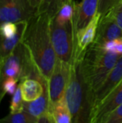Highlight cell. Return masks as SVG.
<instances>
[{"label": "cell", "instance_id": "1", "mask_svg": "<svg viewBox=\"0 0 122 123\" xmlns=\"http://www.w3.org/2000/svg\"><path fill=\"white\" fill-rule=\"evenodd\" d=\"M51 19L46 13H36L29 20L23 39L34 64L47 81L57 60L50 35Z\"/></svg>", "mask_w": 122, "mask_h": 123}, {"label": "cell", "instance_id": "2", "mask_svg": "<svg viewBox=\"0 0 122 123\" xmlns=\"http://www.w3.org/2000/svg\"><path fill=\"white\" fill-rule=\"evenodd\" d=\"M83 53L76 50L70 62V75L65 97L71 113L72 123H90L91 97L81 68Z\"/></svg>", "mask_w": 122, "mask_h": 123}, {"label": "cell", "instance_id": "3", "mask_svg": "<svg viewBox=\"0 0 122 123\" xmlns=\"http://www.w3.org/2000/svg\"><path fill=\"white\" fill-rule=\"evenodd\" d=\"M120 55L106 51L102 46L92 43L83 52L81 68L91 99L93 93L101 85L114 67Z\"/></svg>", "mask_w": 122, "mask_h": 123}, {"label": "cell", "instance_id": "4", "mask_svg": "<svg viewBox=\"0 0 122 123\" xmlns=\"http://www.w3.org/2000/svg\"><path fill=\"white\" fill-rule=\"evenodd\" d=\"M76 34L73 19L63 25L51 19L50 35L58 58L70 63L76 49Z\"/></svg>", "mask_w": 122, "mask_h": 123}, {"label": "cell", "instance_id": "5", "mask_svg": "<svg viewBox=\"0 0 122 123\" xmlns=\"http://www.w3.org/2000/svg\"><path fill=\"white\" fill-rule=\"evenodd\" d=\"M29 0H0V25L4 22L29 21L35 14Z\"/></svg>", "mask_w": 122, "mask_h": 123}, {"label": "cell", "instance_id": "6", "mask_svg": "<svg viewBox=\"0 0 122 123\" xmlns=\"http://www.w3.org/2000/svg\"><path fill=\"white\" fill-rule=\"evenodd\" d=\"M70 75V63L57 58L53 71L47 81L50 110L55 102L65 95Z\"/></svg>", "mask_w": 122, "mask_h": 123}, {"label": "cell", "instance_id": "7", "mask_svg": "<svg viewBox=\"0 0 122 123\" xmlns=\"http://www.w3.org/2000/svg\"><path fill=\"white\" fill-rule=\"evenodd\" d=\"M122 81V55H120L114 67L110 71L101 85L93 93L91 99V112L120 84Z\"/></svg>", "mask_w": 122, "mask_h": 123}, {"label": "cell", "instance_id": "8", "mask_svg": "<svg viewBox=\"0 0 122 123\" xmlns=\"http://www.w3.org/2000/svg\"><path fill=\"white\" fill-rule=\"evenodd\" d=\"M116 38H122V30L116 22L111 11H109L101 17L93 43L103 46L106 42Z\"/></svg>", "mask_w": 122, "mask_h": 123}, {"label": "cell", "instance_id": "9", "mask_svg": "<svg viewBox=\"0 0 122 123\" xmlns=\"http://www.w3.org/2000/svg\"><path fill=\"white\" fill-rule=\"evenodd\" d=\"M122 104V81L91 112V123H101L109 114Z\"/></svg>", "mask_w": 122, "mask_h": 123}, {"label": "cell", "instance_id": "10", "mask_svg": "<svg viewBox=\"0 0 122 123\" xmlns=\"http://www.w3.org/2000/svg\"><path fill=\"white\" fill-rule=\"evenodd\" d=\"M99 0H82L76 4L73 22L76 32L84 28L98 12Z\"/></svg>", "mask_w": 122, "mask_h": 123}, {"label": "cell", "instance_id": "11", "mask_svg": "<svg viewBox=\"0 0 122 123\" xmlns=\"http://www.w3.org/2000/svg\"><path fill=\"white\" fill-rule=\"evenodd\" d=\"M101 15L97 12L93 19L84 28L76 32V49L78 53H83L87 48L93 42Z\"/></svg>", "mask_w": 122, "mask_h": 123}, {"label": "cell", "instance_id": "12", "mask_svg": "<svg viewBox=\"0 0 122 123\" xmlns=\"http://www.w3.org/2000/svg\"><path fill=\"white\" fill-rule=\"evenodd\" d=\"M28 22L22 21L17 22L18 27L17 32L12 37H5L0 34V64L22 42L27 28Z\"/></svg>", "mask_w": 122, "mask_h": 123}, {"label": "cell", "instance_id": "13", "mask_svg": "<svg viewBox=\"0 0 122 123\" xmlns=\"http://www.w3.org/2000/svg\"><path fill=\"white\" fill-rule=\"evenodd\" d=\"M50 110V98L47 81L44 83V92L37 99L31 102H24L23 111L29 113L37 119Z\"/></svg>", "mask_w": 122, "mask_h": 123}, {"label": "cell", "instance_id": "14", "mask_svg": "<svg viewBox=\"0 0 122 123\" xmlns=\"http://www.w3.org/2000/svg\"><path fill=\"white\" fill-rule=\"evenodd\" d=\"M35 79H26L20 81L19 86L24 102H31L40 97L44 92V83Z\"/></svg>", "mask_w": 122, "mask_h": 123}, {"label": "cell", "instance_id": "15", "mask_svg": "<svg viewBox=\"0 0 122 123\" xmlns=\"http://www.w3.org/2000/svg\"><path fill=\"white\" fill-rule=\"evenodd\" d=\"M50 112L52 113L55 123H72L71 113L65 95L53 104Z\"/></svg>", "mask_w": 122, "mask_h": 123}, {"label": "cell", "instance_id": "16", "mask_svg": "<svg viewBox=\"0 0 122 123\" xmlns=\"http://www.w3.org/2000/svg\"><path fill=\"white\" fill-rule=\"evenodd\" d=\"M76 3L73 0L65 3L59 9L58 14L53 17L54 20L60 25H65L73 19Z\"/></svg>", "mask_w": 122, "mask_h": 123}, {"label": "cell", "instance_id": "17", "mask_svg": "<svg viewBox=\"0 0 122 123\" xmlns=\"http://www.w3.org/2000/svg\"><path fill=\"white\" fill-rule=\"evenodd\" d=\"M70 1L72 0H42L37 13H46L50 18H52L65 3Z\"/></svg>", "mask_w": 122, "mask_h": 123}, {"label": "cell", "instance_id": "18", "mask_svg": "<svg viewBox=\"0 0 122 123\" xmlns=\"http://www.w3.org/2000/svg\"><path fill=\"white\" fill-rule=\"evenodd\" d=\"M1 123H37V119L29 113L21 111L19 112L11 114L4 118L0 119Z\"/></svg>", "mask_w": 122, "mask_h": 123}, {"label": "cell", "instance_id": "19", "mask_svg": "<svg viewBox=\"0 0 122 123\" xmlns=\"http://www.w3.org/2000/svg\"><path fill=\"white\" fill-rule=\"evenodd\" d=\"M23 103H24V101L22 99L20 86H19V84H18L17 89L16 92H14V94H13L12 98L10 107H9L10 113L13 114V113H16V112L22 111L23 110Z\"/></svg>", "mask_w": 122, "mask_h": 123}, {"label": "cell", "instance_id": "20", "mask_svg": "<svg viewBox=\"0 0 122 123\" xmlns=\"http://www.w3.org/2000/svg\"><path fill=\"white\" fill-rule=\"evenodd\" d=\"M102 47L107 52L122 55V38H116L108 41Z\"/></svg>", "mask_w": 122, "mask_h": 123}, {"label": "cell", "instance_id": "21", "mask_svg": "<svg viewBox=\"0 0 122 123\" xmlns=\"http://www.w3.org/2000/svg\"><path fill=\"white\" fill-rule=\"evenodd\" d=\"M121 3V0H99L98 12L104 16L110 10L118 6Z\"/></svg>", "mask_w": 122, "mask_h": 123}, {"label": "cell", "instance_id": "22", "mask_svg": "<svg viewBox=\"0 0 122 123\" xmlns=\"http://www.w3.org/2000/svg\"><path fill=\"white\" fill-rule=\"evenodd\" d=\"M17 22H4L0 25V34L5 37H12L17 32Z\"/></svg>", "mask_w": 122, "mask_h": 123}, {"label": "cell", "instance_id": "23", "mask_svg": "<svg viewBox=\"0 0 122 123\" xmlns=\"http://www.w3.org/2000/svg\"><path fill=\"white\" fill-rule=\"evenodd\" d=\"M101 123H122V104L105 117Z\"/></svg>", "mask_w": 122, "mask_h": 123}, {"label": "cell", "instance_id": "24", "mask_svg": "<svg viewBox=\"0 0 122 123\" xmlns=\"http://www.w3.org/2000/svg\"><path fill=\"white\" fill-rule=\"evenodd\" d=\"M19 80L14 77H8L5 79L3 84V91L4 92L8 93L9 94L13 95L17 89V83Z\"/></svg>", "mask_w": 122, "mask_h": 123}, {"label": "cell", "instance_id": "25", "mask_svg": "<svg viewBox=\"0 0 122 123\" xmlns=\"http://www.w3.org/2000/svg\"><path fill=\"white\" fill-rule=\"evenodd\" d=\"M110 11H111L116 22L122 30V4H119Z\"/></svg>", "mask_w": 122, "mask_h": 123}, {"label": "cell", "instance_id": "26", "mask_svg": "<svg viewBox=\"0 0 122 123\" xmlns=\"http://www.w3.org/2000/svg\"><path fill=\"white\" fill-rule=\"evenodd\" d=\"M37 123H55L52 113L47 111L37 118Z\"/></svg>", "mask_w": 122, "mask_h": 123}, {"label": "cell", "instance_id": "27", "mask_svg": "<svg viewBox=\"0 0 122 123\" xmlns=\"http://www.w3.org/2000/svg\"><path fill=\"white\" fill-rule=\"evenodd\" d=\"M41 1L42 0H29V2L33 8H35V9L37 10V9L41 3Z\"/></svg>", "mask_w": 122, "mask_h": 123}, {"label": "cell", "instance_id": "28", "mask_svg": "<svg viewBox=\"0 0 122 123\" xmlns=\"http://www.w3.org/2000/svg\"><path fill=\"white\" fill-rule=\"evenodd\" d=\"M120 4H122V0H121V3Z\"/></svg>", "mask_w": 122, "mask_h": 123}]
</instances>
